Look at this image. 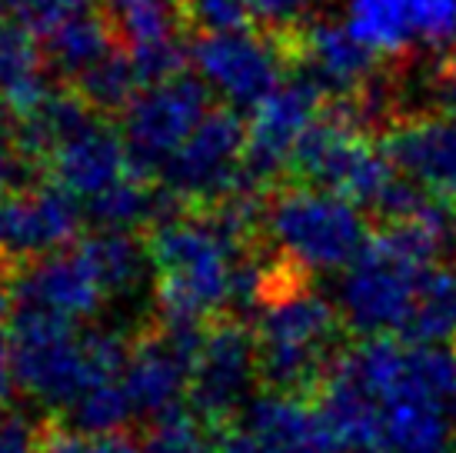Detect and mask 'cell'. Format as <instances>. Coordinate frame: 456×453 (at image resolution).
I'll return each instance as SVG.
<instances>
[{
  "instance_id": "obj_1",
  "label": "cell",
  "mask_w": 456,
  "mask_h": 453,
  "mask_svg": "<svg viewBox=\"0 0 456 453\" xmlns=\"http://www.w3.org/2000/svg\"><path fill=\"white\" fill-rule=\"evenodd\" d=\"M320 414L340 447L436 453L456 443V353L370 337L320 380Z\"/></svg>"
},
{
  "instance_id": "obj_2",
  "label": "cell",
  "mask_w": 456,
  "mask_h": 453,
  "mask_svg": "<svg viewBox=\"0 0 456 453\" xmlns=\"http://www.w3.org/2000/svg\"><path fill=\"white\" fill-rule=\"evenodd\" d=\"M13 380L40 407L70 410L101 383L120 380L130 343L117 330H80L74 320L13 307Z\"/></svg>"
},
{
  "instance_id": "obj_3",
  "label": "cell",
  "mask_w": 456,
  "mask_h": 453,
  "mask_svg": "<svg viewBox=\"0 0 456 453\" xmlns=\"http://www.w3.org/2000/svg\"><path fill=\"white\" fill-rule=\"evenodd\" d=\"M280 260L277 277L256 303V357L260 380L273 391L297 393L320 387L340 357L343 320L337 307L304 280L290 277Z\"/></svg>"
},
{
  "instance_id": "obj_4",
  "label": "cell",
  "mask_w": 456,
  "mask_h": 453,
  "mask_svg": "<svg viewBox=\"0 0 456 453\" xmlns=\"http://www.w3.org/2000/svg\"><path fill=\"white\" fill-rule=\"evenodd\" d=\"M264 234L283 264L306 274L346 270L370 243L363 207L317 184L287 187L270 197L264 207Z\"/></svg>"
},
{
  "instance_id": "obj_5",
  "label": "cell",
  "mask_w": 456,
  "mask_h": 453,
  "mask_svg": "<svg viewBox=\"0 0 456 453\" xmlns=\"http://www.w3.org/2000/svg\"><path fill=\"white\" fill-rule=\"evenodd\" d=\"M293 170L306 184L337 190L377 214H383L393 190L403 180L387 161V153L363 137L360 120L350 113V107L330 111L314 120L293 153Z\"/></svg>"
},
{
  "instance_id": "obj_6",
  "label": "cell",
  "mask_w": 456,
  "mask_h": 453,
  "mask_svg": "<svg viewBox=\"0 0 456 453\" xmlns=\"http://www.w3.org/2000/svg\"><path fill=\"white\" fill-rule=\"evenodd\" d=\"M243 157L247 124L240 113L233 107H214L157 177L174 201L214 207L237 190L250 187L243 174Z\"/></svg>"
},
{
  "instance_id": "obj_7",
  "label": "cell",
  "mask_w": 456,
  "mask_h": 453,
  "mask_svg": "<svg viewBox=\"0 0 456 453\" xmlns=\"http://www.w3.org/2000/svg\"><path fill=\"white\" fill-rule=\"evenodd\" d=\"M210 111V87L187 70L157 84H143L124 107L120 127L137 174H160Z\"/></svg>"
},
{
  "instance_id": "obj_8",
  "label": "cell",
  "mask_w": 456,
  "mask_h": 453,
  "mask_svg": "<svg viewBox=\"0 0 456 453\" xmlns=\"http://www.w3.org/2000/svg\"><path fill=\"white\" fill-rule=\"evenodd\" d=\"M191 63L210 94L227 101L233 111L237 107L254 111L256 103H264L283 84L287 74L283 37L256 34L250 27L197 37L191 47Z\"/></svg>"
},
{
  "instance_id": "obj_9",
  "label": "cell",
  "mask_w": 456,
  "mask_h": 453,
  "mask_svg": "<svg viewBox=\"0 0 456 453\" xmlns=\"http://www.w3.org/2000/svg\"><path fill=\"white\" fill-rule=\"evenodd\" d=\"M200 327L164 324L130 343L127 367L120 374V387L137 420H164L180 414V400L191 397V374L200 347Z\"/></svg>"
},
{
  "instance_id": "obj_10",
  "label": "cell",
  "mask_w": 456,
  "mask_h": 453,
  "mask_svg": "<svg viewBox=\"0 0 456 453\" xmlns=\"http://www.w3.org/2000/svg\"><path fill=\"white\" fill-rule=\"evenodd\" d=\"M107 301H114V287L103 274L90 237L30 260L24 274L13 277V307L40 310L74 324L97 317Z\"/></svg>"
},
{
  "instance_id": "obj_11",
  "label": "cell",
  "mask_w": 456,
  "mask_h": 453,
  "mask_svg": "<svg viewBox=\"0 0 456 453\" xmlns=\"http://www.w3.org/2000/svg\"><path fill=\"white\" fill-rule=\"evenodd\" d=\"M256 377V337L237 320H216L214 327L200 334L187 400L203 424H220L250 403Z\"/></svg>"
},
{
  "instance_id": "obj_12",
  "label": "cell",
  "mask_w": 456,
  "mask_h": 453,
  "mask_svg": "<svg viewBox=\"0 0 456 453\" xmlns=\"http://www.w3.org/2000/svg\"><path fill=\"white\" fill-rule=\"evenodd\" d=\"M320 101L323 94L306 77H293L283 80L264 103H256L247 124V157H243V174L250 187H266L293 170V153L320 117Z\"/></svg>"
},
{
  "instance_id": "obj_13",
  "label": "cell",
  "mask_w": 456,
  "mask_h": 453,
  "mask_svg": "<svg viewBox=\"0 0 456 453\" xmlns=\"http://www.w3.org/2000/svg\"><path fill=\"white\" fill-rule=\"evenodd\" d=\"M340 443L330 433L320 407L293 393L256 397L233 416L230 430L216 441V453H337Z\"/></svg>"
},
{
  "instance_id": "obj_14",
  "label": "cell",
  "mask_w": 456,
  "mask_h": 453,
  "mask_svg": "<svg viewBox=\"0 0 456 453\" xmlns=\"http://www.w3.org/2000/svg\"><path fill=\"white\" fill-rule=\"evenodd\" d=\"M343 24L377 57L456 40V0H343Z\"/></svg>"
},
{
  "instance_id": "obj_15",
  "label": "cell",
  "mask_w": 456,
  "mask_h": 453,
  "mask_svg": "<svg viewBox=\"0 0 456 453\" xmlns=\"http://www.w3.org/2000/svg\"><path fill=\"white\" fill-rule=\"evenodd\" d=\"M80 201L57 184L17 187L0 197V260H37L70 247L84 224Z\"/></svg>"
},
{
  "instance_id": "obj_16",
  "label": "cell",
  "mask_w": 456,
  "mask_h": 453,
  "mask_svg": "<svg viewBox=\"0 0 456 453\" xmlns=\"http://www.w3.org/2000/svg\"><path fill=\"white\" fill-rule=\"evenodd\" d=\"M44 164H47L57 187H64L70 197L84 203L97 201L120 180L137 174L127 144H124V134L110 124H103L97 111L90 113L87 120L70 127L44 157Z\"/></svg>"
},
{
  "instance_id": "obj_17",
  "label": "cell",
  "mask_w": 456,
  "mask_h": 453,
  "mask_svg": "<svg viewBox=\"0 0 456 453\" xmlns=\"http://www.w3.org/2000/svg\"><path fill=\"white\" fill-rule=\"evenodd\" d=\"M297 61L300 77H306L323 97L350 101L373 80L377 54L337 21H310L297 30Z\"/></svg>"
},
{
  "instance_id": "obj_18",
  "label": "cell",
  "mask_w": 456,
  "mask_h": 453,
  "mask_svg": "<svg viewBox=\"0 0 456 453\" xmlns=\"http://www.w3.org/2000/svg\"><path fill=\"white\" fill-rule=\"evenodd\" d=\"M396 174L444 201H456V117H410L383 140Z\"/></svg>"
},
{
  "instance_id": "obj_19",
  "label": "cell",
  "mask_w": 456,
  "mask_h": 453,
  "mask_svg": "<svg viewBox=\"0 0 456 453\" xmlns=\"http://www.w3.org/2000/svg\"><path fill=\"white\" fill-rule=\"evenodd\" d=\"M47 51L27 27L0 21V101L20 120L53 94L47 84Z\"/></svg>"
},
{
  "instance_id": "obj_20",
  "label": "cell",
  "mask_w": 456,
  "mask_h": 453,
  "mask_svg": "<svg viewBox=\"0 0 456 453\" xmlns=\"http://www.w3.org/2000/svg\"><path fill=\"white\" fill-rule=\"evenodd\" d=\"M456 337V260L433 264L419 280L413 314L406 320V343L446 347Z\"/></svg>"
},
{
  "instance_id": "obj_21",
  "label": "cell",
  "mask_w": 456,
  "mask_h": 453,
  "mask_svg": "<svg viewBox=\"0 0 456 453\" xmlns=\"http://www.w3.org/2000/svg\"><path fill=\"white\" fill-rule=\"evenodd\" d=\"M103 17L127 51L160 47L180 40V24L187 17L183 0H101Z\"/></svg>"
},
{
  "instance_id": "obj_22",
  "label": "cell",
  "mask_w": 456,
  "mask_h": 453,
  "mask_svg": "<svg viewBox=\"0 0 456 453\" xmlns=\"http://www.w3.org/2000/svg\"><path fill=\"white\" fill-rule=\"evenodd\" d=\"M44 44H47V61L61 74L77 80L87 74L90 67H97L107 54H114V27L103 13L87 7L64 21L51 37H44Z\"/></svg>"
},
{
  "instance_id": "obj_23",
  "label": "cell",
  "mask_w": 456,
  "mask_h": 453,
  "mask_svg": "<svg viewBox=\"0 0 456 453\" xmlns=\"http://www.w3.org/2000/svg\"><path fill=\"white\" fill-rule=\"evenodd\" d=\"M143 87L134 57L127 51L107 54L97 67H90L84 77H77V94L94 107V111H117L127 107L137 90Z\"/></svg>"
},
{
  "instance_id": "obj_24",
  "label": "cell",
  "mask_w": 456,
  "mask_h": 453,
  "mask_svg": "<svg viewBox=\"0 0 456 453\" xmlns=\"http://www.w3.org/2000/svg\"><path fill=\"white\" fill-rule=\"evenodd\" d=\"M403 94L413 103L410 117H456V54L423 63L403 80Z\"/></svg>"
},
{
  "instance_id": "obj_25",
  "label": "cell",
  "mask_w": 456,
  "mask_h": 453,
  "mask_svg": "<svg viewBox=\"0 0 456 453\" xmlns=\"http://www.w3.org/2000/svg\"><path fill=\"white\" fill-rule=\"evenodd\" d=\"M140 453H216V447L200 416L174 414L153 424L147 441L140 443Z\"/></svg>"
},
{
  "instance_id": "obj_26",
  "label": "cell",
  "mask_w": 456,
  "mask_h": 453,
  "mask_svg": "<svg viewBox=\"0 0 456 453\" xmlns=\"http://www.w3.org/2000/svg\"><path fill=\"white\" fill-rule=\"evenodd\" d=\"M87 7H94V0H0L4 21L27 27L37 37H51L64 21Z\"/></svg>"
},
{
  "instance_id": "obj_27",
  "label": "cell",
  "mask_w": 456,
  "mask_h": 453,
  "mask_svg": "<svg viewBox=\"0 0 456 453\" xmlns=\"http://www.w3.org/2000/svg\"><path fill=\"white\" fill-rule=\"evenodd\" d=\"M40 453H140L124 433H87V430L57 427L44 433Z\"/></svg>"
},
{
  "instance_id": "obj_28",
  "label": "cell",
  "mask_w": 456,
  "mask_h": 453,
  "mask_svg": "<svg viewBox=\"0 0 456 453\" xmlns=\"http://www.w3.org/2000/svg\"><path fill=\"white\" fill-rule=\"evenodd\" d=\"M250 7V21L264 24L270 34H283V30H300L310 24V13L317 7V0H247Z\"/></svg>"
},
{
  "instance_id": "obj_29",
  "label": "cell",
  "mask_w": 456,
  "mask_h": 453,
  "mask_svg": "<svg viewBox=\"0 0 456 453\" xmlns=\"http://www.w3.org/2000/svg\"><path fill=\"white\" fill-rule=\"evenodd\" d=\"M13 113L7 111V103L0 101V197L17 190V180L24 174V151L17 144V130L11 124Z\"/></svg>"
},
{
  "instance_id": "obj_30",
  "label": "cell",
  "mask_w": 456,
  "mask_h": 453,
  "mask_svg": "<svg viewBox=\"0 0 456 453\" xmlns=\"http://www.w3.org/2000/svg\"><path fill=\"white\" fill-rule=\"evenodd\" d=\"M44 433L17 410H0V453H40Z\"/></svg>"
},
{
  "instance_id": "obj_31",
  "label": "cell",
  "mask_w": 456,
  "mask_h": 453,
  "mask_svg": "<svg viewBox=\"0 0 456 453\" xmlns=\"http://www.w3.org/2000/svg\"><path fill=\"white\" fill-rule=\"evenodd\" d=\"M17 387L13 380V347H11V330L0 327V400H7L11 391Z\"/></svg>"
},
{
  "instance_id": "obj_32",
  "label": "cell",
  "mask_w": 456,
  "mask_h": 453,
  "mask_svg": "<svg viewBox=\"0 0 456 453\" xmlns=\"http://www.w3.org/2000/svg\"><path fill=\"white\" fill-rule=\"evenodd\" d=\"M0 21H4V13H0Z\"/></svg>"
},
{
  "instance_id": "obj_33",
  "label": "cell",
  "mask_w": 456,
  "mask_h": 453,
  "mask_svg": "<svg viewBox=\"0 0 456 453\" xmlns=\"http://www.w3.org/2000/svg\"><path fill=\"white\" fill-rule=\"evenodd\" d=\"M183 4H191V0H183Z\"/></svg>"
}]
</instances>
